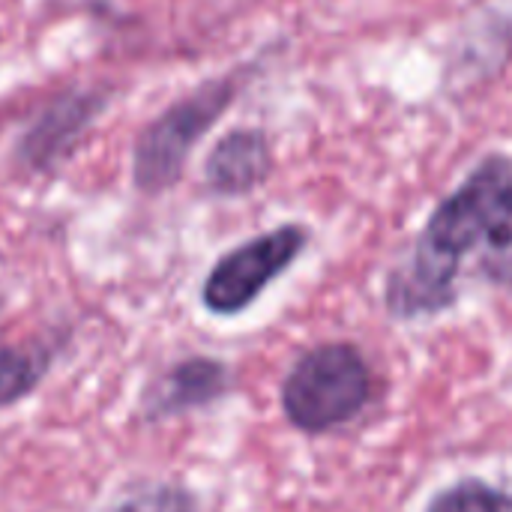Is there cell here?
Instances as JSON below:
<instances>
[{"label":"cell","mask_w":512,"mask_h":512,"mask_svg":"<svg viewBox=\"0 0 512 512\" xmlns=\"http://www.w3.org/2000/svg\"><path fill=\"white\" fill-rule=\"evenodd\" d=\"M512 246V159L486 156L429 216L411 255L387 279V312L411 321L450 309L462 258Z\"/></svg>","instance_id":"obj_1"},{"label":"cell","mask_w":512,"mask_h":512,"mask_svg":"<svg viewBox=\"0 0 512 512\" xmlns=\"http://www.w3.org/2000/svg\"><path fill=\"white\" fill-rule=\"evenodd\" d=\"M375 396V375L363 351L351 342H324L306 351L282 381V411L306 435L333 432Z\"/></svg>","instance_id":"obj_2"},{"label":"cell","mask_w":512,"mask_h":512,"mask_svg":"<svg viewBox=\"0 0 512 512\" xmlns=\"http://www.w3.org/2000/svg\"><path fill=\"white\" fill-rule=\"evenodd\" d=\"M237 90V75L213 78L168 105L156 120L141 129L132 150V180L138 192L162 195L183 177L192 150L231 108Z\"/></svg>","instance_id":"obj_3"},{"label":"cell","mask_w":512,"mask_h":512,"mask_svg":"<svg viewBox=\"0 0 512 512\" xmlns=\"http://www.w3.org/2000/svg\"><path fill=\"white\" fill-rule=\"evenodd\" d=\"M303 225H279L222 255L201 285V303L219 318L246 312L306 249Z\"/></svg>","instance_id":"obj_4"},{"label":"cell","mask_w":512,"mask_h":512,"mask_svg":"<svg viewBox=\"0 0 512 512\" xmlns=\"http://www.w3.org/2000/svg\"><path fill=\"white\" fill-rule=\"evenodd\" d=\"M108 105V93L96 87H75L54 96L24 129L15 144V162L27 174L57 171L84 141L90 126Z\"/></svg>","instance_id":"obj_5"},{"label":"cell","mask_w":512,"mask_h":512,"mask_svg":"<svg viewBox=\"0 0 512 512\" xmlns=\"http://www.w3.org/2000/svg\"><path fill=\"white\" fill-rule=\"evenodd\" d=\"M234 378L222 360L213 357H186L171 363L147 390H144V417L168 420L198 408H207L228 396Z\"/></svg>","instance_id":"obj_6"},{"label":"cell","mask_w":512,"mask_h":512,"mask_svg":"<svg viewBox=\"0 0 512 512\" xmlns=\"http://www.w3.org/2000/svg\"><path fill=\"white\" fill-rule=\"evenodd\" d=\"M273 147L261 129H234L216 141L204 162V183L213 195L240 198L267 183Z\"/></svg>","instance_id":"obj_7"},{"label":"cell","mask_w":512,"mask_h":512,"mask_svg":"<svg viewBox=\"0 0 512 512\" xmlns=\"http://www.w3.org/2000/svg\"><path fill=\"white\" fill-rule=\"evenodd\" d=\"M57 351L51 342H0V411L33 396L36 387L48 378Z\"/></svg>","instance_id":"obj_8"},{"label":"cell","mask_w":512,"mask_h":512,"mask_svg":"<svg viewBox=\"0 0 512 512\" xmlns=\"http://www.w3.org/2000/svg\"><path fill=\"white\" fill-rule=\"evenodd\" d=\"M426 512H512V495L483 480H462L438 492Z\"/></svg>","instance_id":"obj_9"},{"label":"cell","mask_w":512,"mask_h":512,"mask_svg":"<svg viewBox=\"0 0 512 512\" xmlns=\"http://www.w3.org/2000/svg\"><path fill=\"white\" fill-rule=\"evenodd\" d=\"M102 512H198V501L177 483H153L123 495Z\"/></svg>","instance_id":"obj_10"}]
</instances>
